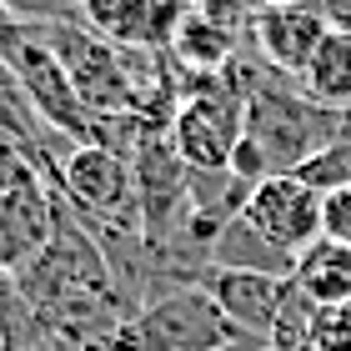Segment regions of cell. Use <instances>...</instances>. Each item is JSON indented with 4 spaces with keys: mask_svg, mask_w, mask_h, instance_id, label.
<instances>
[{
    "mask_svg": "<svg viewBox=\"0 0 351 351\" xmlns=\"http://www.w3.org/2000/svg\"><path fill=\"white\" fill-rule=\"evenodd\" d=\"M251 5H256V10H266V5H281V0H251Z\"/></svg>",
    "mask_w": 351,
    "mask_h": 351,
    "instance_id": "cell-16",
    "label": "cell"
},
{
    "mask_svg": "<svg viewBox=\"0 0 351 351\" xmlns=\"http://www.w3.org/2000/svg\"><path fill=\"white\" fill-rule=\"evenodd\" d=\"M10 10L15 25H56V21H75L81 0H0Z\"/></svg>",
    "mask_w": 351,
    "mask_h": 351,
    "instance_id": "cell-13",
    "label": "cell"
},
{
    "mask_svg": "<svg viewBox=\"0 0 351 351\" xmlns=\"http://www.w3.org/2000/svg\"><path fill=\"white\" fill-rule=\"evenodd\" d=\"M311 351H351V301H341V306H316Z\"/></svg>",
    "mask_w": 351,
    "mask_h": 351,
    "instance_id": "cell-12",
    "label": "cell"
},
{
    "mask_svg": "<svg viewBox=\"0 0 351 351\" xmlns=\"http://www.w3.org/2000/svg\"><path fill=\"white\" fill-rule=\"evenodd\" d=\"M56 216H60V196L36 171H25L10 191H0V266L10 276H21L51 246Z\"/></svg>",
    "mask_w": 351,
    "mask_h": 351,
    "instance_id": "cell-4",
    "label": "cell"
},
{
    "mask_svg": "<svg viewBox=\"0 0 351 351\" xmlns=\"http://www.w3.org/2000/svg\"><path fill=\"white\" fill-rule=\"evenodd\" d=\"M0 60L10 66V75L21 81V90L30 95L36 116L51 125V131L71 136L75 146H90L95 141V116L81 106L66 66L56 60V51L45 45L40 25H10L5 40H0Z\"/></svg>",
    "mask_w": 351,
    "mask_h": 351,
    "instance_id": "cell-2",
    "label": "cell"
},
{
    "mask_svg": "<svg viewBox=\"0 0 351 351\" xmlns=\"http://www.w3.org/2000/svg\"><path fill=\"white\" fill-rule=\"evenodd\" d=\"M201 286L211 301L226 311V322L251 341H266L276 316L291 296V276H271V271H231V266H206Z\"/></svg>",
    "mask_w": 351,
    "mask_h": 351,
    "instance_id": "cell-5",
    "label": "cell"
},
{
    "mask_svg": "<svg viewBox=\"0 0 351 351\" xmlns=\"http://www.w3.org/2000/svg\"><path fill=\"white\" fill-rule=\"evenodd\" d=\"M322 236H326V241L351 246V186L346 191H326V196H322Z\"/></svg>",
    "mask_w": 351,
    "mask_h": 351,
    "instance_id": "cell-14",
    "label": "cell"
},
{
    "mask_svg": "<svg viewBox=\"0 0 351 351\" xmlns=\"http://www.w3.org/2000/svg\"><path fill=\"white\" fill-rule=\"evenodd\" d=\"M10 25H15V21H10V10L0 5V40H5V30H10Z\"/></svg>",
    "mask_w": 351,
    "mask_h": 351,
    "instance_id": "cell-15",
    "label": "cell"
},
{
    "mask_svg": "<svg viewBox=\"0 0 351 351\" xmlns=\"http://www.w3.org/2000/svg\"><path fill=\"white\" fill-rule=\"evenodd\" d=\"M326 36H331V30H326V21H322L311 5H301V0H281V5L256 10L246 40L256 45V60H261V66H271L276 75H291V81H296Z\"/></svg>",
    "mask_w": 351,
    "mask_h": 351,
    "instance_id": "cell-6",
    "label": "cell"
},
{
    "mask_svg": "<svg viewBox=\"0 0 351 351\" xmlns=\"http://www.w3.org/2000/svg\"><path fill=\"white\" fill-rule=\"evenodd\" d=\"M191 10L206 15L216 30H226V36H236V40H246L251 21H256V5H251V0H191Z\"/></svg>",
    "mask_w": 351,
    "mask_h": 351,
    "instance_id": "cell-11",
    "label": "cell"
},
{
    "mask_svg": "<svg viewBox=\"0 0 351 351\" xmlns=\"http://www.w3.org/2000/svg\"><path fill=\"white\" fill-rule=\"evenodd\" d=\"M301 181H306L311 191H346L351 186V141H341V146H331V151H322L316 156V161H306L296 171Z\"/></svg>",
    "mask_w": 351,
    "mask_h": 351,
    "instance_id": "cell-10",
    "label": "cell"
},
{
    "mask_svg": "<svg viewBox=\"0 0 351 351\" xmlns=\"http://www.w3.org/2000/svg\"><path fill=\"white\" fill-rule=\"evenodd\" d=\"M211 266H231V271H271V276H291V271H296V261H291V256H281L276 246H266L241 216H236L231 226L216 236V246H211Z\"/></svg>",
    "mask_w": 351,
    "mask_h": 351,
    "instance_id": "cell-9",
    "label": "cell"
},
{
    "mask_svg": "<svg viewBox=\"0 0 351 351\" xmlns=\"http://www.w3.org/2000/svg\"><path fill=\"white\" fill-rule=\"evenodd\" d=\"M241 221L266 246L296 261L306 246L322 241V191H311L301 176H271L246 196Z\"/></svg>",
    "mask_w": 351,
    "mask_h": 351,
    "instance_id": "cell-3",
    "label": "cell"
},
{
    "mask_svg": "<svg viewBox=\"0 0 351 351\" xmlns=\"http://www.w3.org/2000/svg\"><path fill=\"white\" fill-rule=\"evenodd\" d=\"M291 286L311 306H341V301H351V246L322 236L316 246H306L296 256Z\"/></svg>",
    "mask_w": 351,
    "mask_h": 351,
    "instance_id": "cell-7",
    "label": "cell"
},
{
    "mask_svg": "<svg viewBox=\"0 0 351 351\" xmlns=\"http://www.w3.org/2000/svg\"><path fill=\"white\" fill-rule=\"evenodd\" d=\"M296 86L326 110H351V36H331L316 45L306 71L296 75Z\"/></svg>",
    "mask_w": 351,
    "mask_h": 351,
    "instance_id": "cell-8",
    "label": "cell"
},
{
    "mask_svg": "<svg viewBox=\"0 0 351 351\" xmlns=\"http://www.w3.org/2000/svg\"><path fill=\"white\" fill-rule=\"evenodd\" d=\"M246 341L251 337L226 322V311L211 301L206 286H186L136 311L106 351H236Z\"/></svg>",
    "mask_w": 351,
    "mask_h": 351,
    "instance_id": "cell-1",
    "label": "cell"
}]
</instances>
